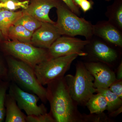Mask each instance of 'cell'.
I'll use <instances>...</instances> for the list:
<instances>
[{"label":"cell","mask_w":122,"mask_h":122,"mask_svg":"<svg viewBox=\"0 0 122 122\" xmlns=\"http://www.w3.org/2000/svg\"><path fill=\"white\" fill-rule=\"evenodd\" d=\"M46 99L56 122H84L78 105L70 95L64 77L47 85Z\"/></svg>","instance_id":"cell-1"},{"label":"cell","mask_w":122,"mask_h":122,"mask_svg":"<svg viewBox=\"0 0 122 122\" xmlns=\"http://www.w3.org/2000/svg\"><path fill=\"white\" fill-rule=\"evenodd\" d=\"M7 65L10 79L19 87L37 95L42 102H46V89L39 83L32 68L14 57L8 59Z\"/></svg>","instance_id":"cell-2"},{"label":"cell","mask_w":122,"mask_h":122,"mask_svg":"<svg viewBox=\"0 0 122 122\" xmlns=\"http://www.w3.org/2000/svg\"><path fill=\"white\" fill-rule=\"evenodd\" d=\"M56 8L57 20L55 25L61 35L73 37L81 35L87 40L93 36V25L91 22L79 17L64 2L59 4Z\"/></svg>","instance_id":"cell-3"},{"label":"cell","mask_w":122,"mask_h":122,"mask_svg":"<svg viewBox=\"0 0 122 122\" xmlns=\"http://www.w3.org/2000/svg\"><path fill=\"white\" fill-rule=\"evenodd\" d=\"M70 95L78 105L86 106L92 95L96 93L94 78L84 63L76 64L75 75L69 74L64 77Z\"/></svg>","instance_id":"cell-4"},{"label":"cell","mask_w":122,"mask_h":122,"mask_svg":"<svg viewBox=\"0 0 122 122\" xmlns=\"http://www.w3.org/2000/svg\"><path fill=\"white\" fill-rule=\"evenodd\" d=\"M72 54L48 59L34 67V73L42 86L64 77L73 62L78 56Z\"/></svg>","instance_id":"cell-5"},{"label":"cell","mask_w":122,"mask_h":122,"mask_svg":"<svg viewBox=\"0 0 122 122\" xmlns=\"http://www.w3.org/2000/svg\"><path fill=\"white\" fill-rule=\"evenodd\" d=\"M4 48L9 54L33 69L39 63L50 59L48 49L38 48L30 43L7 41L4 44Z\"/></svg>","instance_id":"cell-6"},{"label":"cell","mask_w":122,"mask_h":122,"mask_svg":"<svg viewBox=\"0 0 122 122\" xmlns=\"http://www.w3.org/2000/svg\"><path fill=\"white\" fill-rule=\"evenodd\" d=\"M90 40H82L69 36H60L48 49L50 59L72 54L86 56L87 53L83 51Z\"/></svg>","instance_id":"cell-7"},{"label":"cell","mask_w":122,"mask_h":122,"mask_svg":"<svg viewBox=\"0 0 122 122\" xmlns=\"http://www.w3.org/2000/svg\"><path fill=\"white\" fill-rule=\"evenodd\" d=\"M9 94L16 100L21 110H23L27 116L38 115L47 113L44 104L38 106L39 97L34 94L25 91L13 82L9 86Z\"/></svg>","instance_id":"cell-8"},{"label":"cell","mask_w":122,"mask_h":122,"mask_svg":"<svg viewBox=\"0 0 122 122\" xmlns=\"http://www.w3.org/2000/svg\"><path fill=\"white\" fill-rule=\"evenodd\" d=\"M86 46L88 48V52H86L87 56L89 55L97 61L110 64L118 59L117 51L102 40L92 37Z\"/></svg>","instance_id":"cell-9"},{"label":"cell","mask_w":122,"mask_h":122,"mask_svg":"<svg viewBox=\"0 0 122 122\" xmlns=\"http://www.w3.org/2000/svg\"><path fill=\"white\" fill-rule=\"evenodd\" d=\"M84 64L94 77L95 88H109L116 80L114 72L105 63L97 61L86 62Z\"/></svg>","instance_id":"cell-10"},{"label":"cell","mask_w":122,"mask_h":122,"mask_svg":"<svg viewBox=\"0 0 122 122\" xmlns=\"http://www.w3.org/2000/svg\"><path fill=\"white\" fill-rule=\"evenodd\" d=\"M61 36L55 24L42 22L41 26L33 33L31 44L38 48L48 49Z\"/></svg>","instance_id":"cell-11"},{"label":"cell","mask_w":122,"mask_h":122,"mask_svg":"<svg viewBox=\"0 0 122 122\" xmlns=\"http://www.w3.org/2000/svg\"><path fill=\"white\" fill-rule=\"evenodd\" d=\"M61 2L59 0H30L26 9L23 10L24 14H28L41 22L55 24L49 16L52 8H56Z\"/></svg>","instance_id":"cell-12"},{"label":"cell","mask_w":122,"mask_h":122,"mask_svg":"<svg viewBox=\"0 0 122 122\" xmlns=\"http://www.w3.org/2000/svg\"><path fill=\"white\" fill-rule=\"evenodd\" d=\"M122 31L108 21H101L93 26V34L116 46L122 48Z\"/></svg>","instance_id":"cell-13"},{"label":"cell","mask_w":122,"mask_h":122,"mask_svg":"<svg viewBox=\"0 0 122 122\" xmlns=\"http://www.w3.org/2000/svg\"><path fill=\"white\" fill-rule=\"evenodd\" d=\"M5 122H26V116L21 112L16 100L9 94L5 97Z\"/></svg>","instance_id":"cell-14"},{"label":"cell","mask_w":122,"mask_h":122,"mask_svg":"<svg viewBox=\"0 0 122 122\" xmlns=\"http://www.w3.org/2000/svg\"><path fill=\"white\" fill-rule=\"evenodd\" d=\"M24 14L23 10L14 12L0 9V31L2 35L8 37V30L10 27L14 25Z\"/></svg>","instance_id":"cell-15"},{"label":"cell","mask_w":122,"mask_h":122,"mask_svg":"<svg viewBox=\"0 0 122 122\" xmlns=\"http://www.w3.org/2000/svg\"><path fill=\"white\" fill-rule=\"evenodd\" d=\"M108 21L122 31V0H115L106 12Z\"/></svg>","instance_id":"cell-16"},{"label":"cell","mask_w":122,"mask_h":122,"mask_svg":"<svg viewBox=\"0 0 122 122\" xmlns=\"http://www.w3.org/2000/svg\"><path fill=\"white\" fill-rule=\"evenodd\" d=\"M33 33L21 25H13L9 29L8 37L12 41L31 44Z\"/></svg>","instance_id":"cell-17"},{"label":"cell","mask_w":122,"mask_h":122,"mask_svg":"<svg viewBox=\"0 0 122 122\" xmlns=\"http://www.w3.org/2000/svg\"><path fill=\"white\" fill-rule=\"evenodd\" d=\"M86 106L90 114L102 113L107 110L106 100L102 95L98 93L92 95Z\"/></svg>","instance_id":"cell-18"},{"label":"cell","mask_w":122,"mask_h":122,"mask_svg":"<svg viewBox=\"0 0 122 122\" xmlns=\"http://www.w3.org/2000/svg\"><path fill=\"white\" fill-rule=\"evenodd\" d=\"M96 93L101 94L105 97L107 103V110L109 114L122 106V99L110 90L109 88H96Z\"/></svg>","instance_id":"cell-19"},{"label":"cell","mask_w":122,"mask_h":122,"mask_svg":"<svg viewBox=\"0 0 122 122\" xmlns=\"http://www.w3.org/2000/svg\"><path fill=\"white\" fill-rule=\"evenodd\" d=\"M42 23L41 21L32 16L24 13L14 25H21L28 30L34 32L41 26Z\"/></svg>","instance_id":"cell-20"},{"label":"cell","mask_w":122,"mask_h":122,"mask_svg":"<svg viewBox=\"0 0 122 122\" xmlns=\"http://www.w3.org/2000/svg\"><path fill=\"white\" fill-rule=\"evenodd\" d=\"M29 3V0H10L0 2V9H4L11 11H14L20 9L25 10L28 7Z\"/></svg>","instance_id":"cell-21"},{"label":"cell","mask_w":122,"mask_h":122,"mask_svg":"<svg viewBox=\"0 0 122 122\" xmlns=\"http://www.w3.org/2000/svg\"><path fill=\"white\" fill-rule=\"evenodd\" d=\"M10 83L8 82L0 84V122L4 120L5 115V102L6 92L9 88Z\"/></svg>","instance_id":"cell-22"},{"label":"cell","mask_w":122,"mask_h":122,"mask_svg":"<svg viewBox=\"0 0 122 122\" xmlns=\"http://www.w3.org/2000/svg\"><path fill=\"white\" fill-rule=\"evenodd\" d=\"M26 122H56L51 112L38 115L27 116Z\"/></svg>","instance_id":"cell-23"},{"label":"cell","mask_w":122,"mask_h":122,"mask_svg":"<svg viewBox=\"0 0 122 122\" xmlns=\"http://www.w3.org/2000/svg\"><path fill=\"white\" fill-rule=\"evenodd\" d=\"M83 115L84 122H107L108 121V118L103 113Z\"/></svg>","instance_id":"cell-24"},{"label":"cell","mask_w":122,"mask_h":122,"mask_svg":"<svg viewBox=\"0 0 122 122\" xmlns=\"http://www.w3.org/2000/svg\"><path fill=\"white\" fill-rule=\"evenodd\" d=\"M109 90L122 99V81L116 79L109 88Z\"/></svg>","instance_id":"cell-25"},{"label":"cell","mask_w":122,"mask_h":122,"mask_svg":"<svg viewBox=\"0 0 122 122\" xmlns=\"http://www.w3.org/2000/svg\"><path fill=\"white\" fill-rule=\"evenodd\" d=\"M66 6L73 12L77 16H79L81 14L79 7L75 3L73 0H61Z\"/></svg>","instance_id":"cell-26"},{"label":"cell","mask_w":122,"mask_h":122,"mask_svg":"<svg viewBox=\"0 0 122 122\" xmlns=\"http://www.w3.org/2000/svg\"><path fill=\"white\" fill-rule=\"evenodd\" d=\"M92 3L88 0H82L79 4L78 7H80L84 12L86 13L92 8Z\"/></svg>","instance_id":"cell-27"},{"label":"cell","mask_w":122,"mask_h":122,"mask_svg":"<svg viewBox=\"0 0 122 122\" xmlns=\"http://www.w3.org/2000/svg\"><path fill=\"white\" fill-rule=\"evenodd\" d=\"M116 79L117 80H122V61L118 67L117 72Z\"/></svg>","instance_id":"cell-28"},{"label":"cell","mask_w":122,"mask_h":122,"mask_svg":"<svg viewBox=\"0 0 122 122\" xmlns=\"http://www.w3.org/2000/svg\"><path fill=\"white\" fill-rule=\"evenodd\" d=\"M6 76L9 78L8 70V69H5L0 63V76Z\"/></svg>","instance_id":"cell-29"},{"label":"cell","mask_w":122,"mask_h":122,"mask_svg":"<svg viewBox=\"0 0 122 122\" xmlns=\"http://www.w3.org/2000/svg\"><path fill=\"white\" fill-rule=\"evenodd\" d=\"M122 106L120 107L117 110L112 112L109 113V115L111 117H116L122 113Z\"/></svg>","instance_id":"cell-30"},{"label":"cell","mask_w":122,"mask_h":122,"mask_svg":"<svg viewBox=\"0 0 122 122\" xmlns=\"http://www.w3.org/2000/svg\"><path fill=\"white\" fill-rule=\"evenodd\" d=\"M73 0L74 1L75 3L78 7L80 2H81L82 0Z\"/></svg>","instance_id":"cell-31"},{"label":"cell","mask_w":122,"mask_h":122,"mask_svg":"<svg viewBox=\"0 0 122 122\" xmlns=\"http://www.w3.org/2000/svg\"><path fill=\"white\" fill-rule=\"evenodd\" d=\"M10 0L22 1L23 0H0V2H5Z\"/></svg>","instance_id":"cell-32"},{"label":"cell","mask_w":122,"mask_h":122,"mask_svg":"<svg viewBox=\"0 0 122 122\" xmlns=\"http://www.w3.org/2000/svg\"><path fill=\"white\" fill-rule=\"evenodd\" d=\"M3 35H2V33L0 31V42L1 41V40L2 39V37H3Z\"/></svg>","instance_id":"cell-33"},{"label":"cell","mask_w":122,"mask_h":122,"mask_svg":"<svg viewBox=\"0 0 122 122\" xmlns=\"http://www.w3.org/2000/svg\"><path fill=\"white\" fill-rule=\"evenodd\" d=\"M106 0V1H110L111 0Z\"/></svg>","instance_id":"cell-34"}]
</instances>
